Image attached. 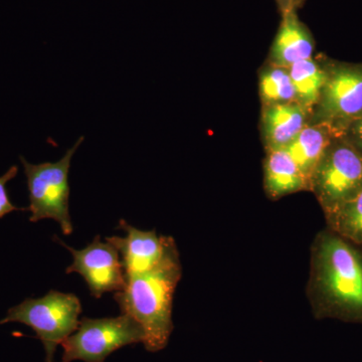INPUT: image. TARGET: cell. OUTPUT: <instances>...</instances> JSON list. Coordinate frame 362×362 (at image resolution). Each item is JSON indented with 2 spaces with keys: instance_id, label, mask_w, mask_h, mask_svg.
<instances>
[{
  "instance_id": "30bf717a",
  "label": "cell",
  "mask_w": 362,
  "mask_h": 362,
  "mask_svg": "<svg viewBox=\"0 0 362 362\" xmlns=\"http://www.w3.org/2000/svg\"><path fill=\"white\" fill-rule=\"evenodd\" d=\"M311 113L298 102L265 105L262 128L267 151L285 149L306 127Z\"/></svg>"
},
{
  "instance_id": "7c38bea8",
  "label": "cell",
  "mask_w": 362,
  "mask_h": 362,
  "mask_svg": "<svg viewBox=\"0 0 362 362\" xmlns=\"http://www.w3.org/2000/svg\"><path fill=\"white\" fill-rule=\"evenodd\" d=\"M264 185L273 199L309 190V183L285 149L268 150L264 164Z\"/></svg>"
},
{
  "instance_id": "2e32d148",
  "label": "cell",
  "mask_w": 362,
  "mask_h": 362,
  "mask_svg": "<svg viewBox=\"0 0 362 362\" xmlns=\"http://www.w3.org/2000/svg\"><path fill=\"white\" fill-rule=\"evenodd\" d=\"M259 88L264 106L297 102L289 70L284 66L271 64L264 69L259 74Z\"/></svg>"
},
{
  "instance_id": "9a60e30c",
  "label": "cell",
  "mask_w": 362,
  "mask_h": 362,
  "mask_svg": "<svg viewBox=\"0 0 362 362\" xmlns=\"http://www.w3.org/2000/svg\"><path fill=\"white\" fill-rule=\"evenodd\" d=\"M326 228L362 247V192L337 211L325 214Z\"/></svg>"
},
{
  "instance_id": "52a82bcc",
  "label": "cell",
  "mask_w": 362,
  "mask_h": 362,
  "mask_svg": "<svg viewBox=\"0 0 362 362\" xmlns=\"http://www.w3.org/2000/svg\"><path fill=\"white\" fill-rule=\"evenodd\" d=\"M325 69V84L309 123L322 124L340 135L362 115V65L334 64Z\"/></svg>"
},
{
  "instance_id": "4fadbf2b",
  "label": "cell",
  "mask_w": 362,
  "mask_h": 362,
  "mask_svg": "<svg viewBox=\"0 0 362 362\" xmlns=\"http://www.w3.org/2000/svg\"><path fill=\"white\" fill-rule=\"evenodd\" d=\"M335 134L327 126L309 123L285 150L297 164L308 183L317 164Z\"/></svg>"
},
{
  "instance_id": "6da1fadb",
  "label": "cell",
  "mask_w": 362,
  "mask_h": 362,
  "mask_svg": "<svg viewBox=\"0 0 362 362\" xmlns=\"http://www.w3.org/2000/svg\"><path fill=\"white\" fill-rule=\"evenodd\" d=\"M307 295L317 318L362 323V247L326 228L311 247Z\"/></svg>"
},
{
  "instance_id": "7a4b0ae2",
  "label": "cell",
  "mask_w": 362,
  "mask_h": 362,
  "mask_svg": "<svg viewBox=\"0 0 362 362\" xmlns=\"http://www.w3.org/2000/svg\"><path fill=\"white\" fill-rule=\"evenodd\" d=\"M181 275L177 251L152 270L125 275L123 289L114 296L121 313L141 326L147 351H160L168 345L173 330V295Z\"/></svg>"
},
{
  "instance_id": "277c9868",
  "label": "cell",
  "mask_w": 362,
  "mask_h": 362,
  "mask_svg": "<svg viewBox=\"0 0 362 362\" xmlns=\"http://www.w3.org/2000/svg\"><path fill=\"white\" fill-rule=\"evenodd\" d=\"M84 139V136H82L66 152L63 158L57 162L33 164L26 160L25 157H20L30 199V206L26 207V211L32 214L30 218L32 223L51 218L58 221L64 235H70L73 233V223L69 211V173L71 159Z\"/></svg>"
},
{
  "instance_id": "d6986e66",
  "label": "cell",
  "mask_w": 362,
  "mask_h": 362,
  "mask_svg": "<svg viewBox=\"0 0 362 362\" xmlns=\"http://www.w3.org/2000/svg\"><path fill=\"white\" fill-rule=\"evenodd\" d=\"M279 7H280L281 13L289 11L290 8H296L293 4V0H276Z\"/></svg>"
},
{
  "instance_id": "ffe728a7",
  "label": "cell",
  "mask_w": 362,
  "mask_h": 362,
  "mask_svg": "<svg viewBox=\"0 0 362 362\" xmlns=\"http://www.w3.org/2000/svg\"><path fill=\"white\" fill-rule=\"evenodd\" d=\"M302 1H303V0H293V4H294L295 7H297Z\"/></svg>"
},
{
  "instance_id": "8992f818",
  "label": "cell",
  "mask_w": 362,
  "mask_h": 362,
  "mask_svg": "<svg viewBox=\"0 0 362 362\" xmlns=\"http://www.w3.org/2000/svg\"><path fill=\"white\" fill-rule=\"evenodd\" d=\"M143 340L141 326L125 314L108 318L84 317L78 329L62 343L61 362H105L116 350Z\"/></svg>"
},
{
  "instance_id": "9c48e42d",
  "label": "cell",
  "mask_w": 362,
  "mask_h": 362,
  "mask_svg": "<svg viewBox=\"0 0 362 362\" xmlns=\"http://www.w3.org/2000/svg\"><path fill=\"white\" fill-rule=\"evenodd\" d=\"M117 228L124 230L125 237L114 235L106 238V240L119 252L125 275L152 270L177 252L175 240L157 235L156 230H140L124 220L119 221Z\"/></svg>"
},
{
  "instance_id": "8fae6325",
  "label": "cell",
  "mask_w": 362,
  "mask_h": 362,
  "mask_svg": "<svg viewBox=\"0 0 362 362\" xmlns=\"http://www.w3.org/2000/svg\"><path fill=\"white\" fill-rule=\"evenodd\" d=\"M314 40L307 26L299 20L296 8L282 13L280 28L272 45V65L289 68L297 62L312 58Z\"/></svg>"
},
{
  "instance_id": "ac0fdd59",
  "label": "cell",
  "mask_w": 362,
  "mask_h": 362,
  "mask_svg": "<svg viewBox=\"0 0 362 362\" xmlns=\"http://www.w3.org/2000/svg\"><path fill=\"white\" fill-rule=\"evenodd\" d=\"M340 135L362 153V115L350 123Z\"/></svg>"
},
{
  "instance_id": "3957f363",
  "label": "cell",
  "mask_w": 362,
  "mask_h": 362,
  "mask_svg": "<svg viewBox=\"0 0 362 362\" xmlns=\"http://www.w3.org/2000/svg\"><path fill=\"white\" fill-rule=\"evenodd\" d=\"M82 310L75 294L52 290L44 297L28 298L11 307L0 324L21 323L32 328L44 345L45 362H54L59 345L78 329Z\"/></svg>"
},
{
  "instance_id": "ba28073f",
  "label": "cell",
  "mask_w": 362,
  "mask_h": 362,
  "mask_svg": "<svg viewBox=\"0 0 362 362\" xmlns=\"http://www.w3.org/2000/svg\"><path fill=\"white\" fill-rule=\"evenodd\" d=\"M54 240L73 255V263L66 268V273L82 276L93 297L99 299L105 293H117L123 289L125 270L122 259L110 243L101 242L100 235H96L84 249L76 250L57 235Z\"/></svg>"
},
{
  "instance_id": "5b68a950",
  "label": "cell",
  "mask_w": 362,
  "mask_h": 362,
  "mask_svg": "<svg viewBox=\"0 0 362 362\" xmlns=\"http://www.w3.org/2000/svg\"><path fill=\"white\" fill-rule=\"evenodd\" d=\"M324 214L337 211L362 192V153L342 135L331 140L309 182Z\"/></svg>"
},
{
  "instance_id": "e0dca14e",
  "label": "cell",
  "mask_w": 362,
  "mask_h": 362,
  "mask_svg": "<svg viewBox=\"0 0 362 362\" xmlns=\"http://www.w3.org/2000/svg\"><path fill=\"white\" fill-rule=\"evenodd\" d=\"M18 173V168L16 165L11 166L4 175L0 176V218L6 216V214L13 211H26V209H21L14 206L9 199L7 183L13 180Z\"/></svg>"
},
{
  "instance_id": "5bb4252c",
  "label": "cell",
  "mask_w": 362,
  "mask_h": 362,
  "mask_svg": "<svg viewBox=\"0 0 362 362\" xmlns=\"http://www.w3.org/2000/svg\"><path fill=\"white\" fill-rule=\"evenodd\" d=\"M288 70L294 86L296 101L312 113L325 84L326 69L310 58L297 62Z\"/></svg>"
}]
</instances>
